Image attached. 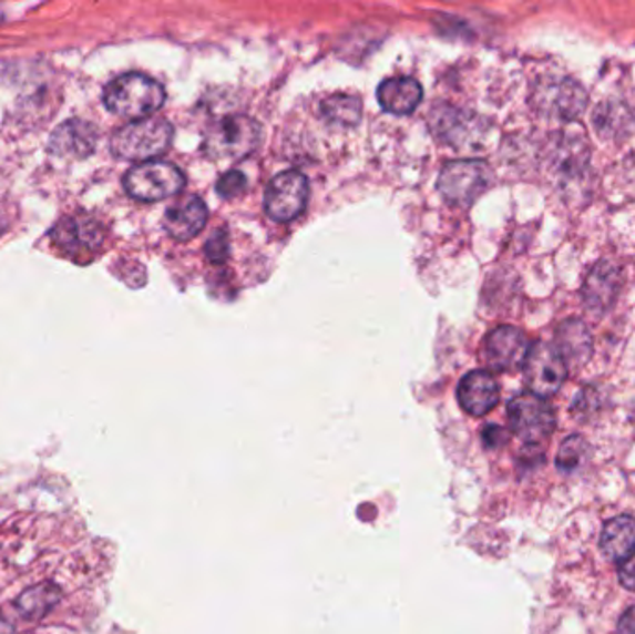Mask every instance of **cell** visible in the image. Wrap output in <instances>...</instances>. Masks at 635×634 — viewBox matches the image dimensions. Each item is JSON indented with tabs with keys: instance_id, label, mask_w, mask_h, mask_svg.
<instances>
[{
	"instance_id": "obj_1",
	"label": "cell",
	"mask_w": 635,
	"mask_h": 634,
	"mask_svg": "<svg viewBox=\"0 0 635 634\" xmlns=\"http://www.w3.org/2000/svg\"><path fill=\"white\" fill-rule=\"evenodd\" d=\"M166 101L164 88L150 76L129 73L117 76L104 90V104L112 114L142 122L162 109Z\"/></svg>"
},
{
	"instance_id": "obj_2",
	"label": "cell",
	"mask_w": 635,
	"mask_h": 634,
	"mask_svg": "<svg viewBox=\"0 0 635 634\" xmlns=\"http://www.w3.org/2000/svg\"><path fill=\"white\" fill-rule=\"evenodd\" d=\"M173 127L166 120H142L117 129L110 140V150L123 161L151 162L164 155L172 144Z\"/></svg>"
},
{
	"instance_id": "obj_3",
	"label": "cell",
	"mask_w": 635,
	"mask_h": 634,
	"mask_svg": "<svg viewBox=\"0 0 635 634\" xmlns=\"http://www.w3.org/2000/svg\"><path fill=\"white\" fill-rule=\"evenodd\" d=\"M260 125L247 115H229L208 131L205 153L216 161H242L257 150Z\"/></svg>"
},
{
	"instance_id": "obj_4",
	"label": "cell",
	"mask_w": 635,
	"mask_h": 634,
	"mask_svg": "<svg viewBox=\"0 0 635 634\" xmlns=\"http://www.w3.org/2000/svg\"><path fill=\"white\" fill-rule=\"evenodd\" d=\"M183 172L170 162L151 161L131 167L123 180L126 194L137 202H162L183 191Z\"/></svg>"
},
{
	"instance_id": "obj_5",
	"label": "cell",
	"mask_w": 635,
	"mask_h": 634,
	"mask_svg": "<svg viewBox=\"0 0 635 634\" xmlns=\"http://www.w3.org/2000/svg\"><path fill=\"white\" fill-rule=\"evenodd\" d=\"M492 172L485 162L455 161L442 167L439 191L450 205L469 207L491 186Z\"/></svg>"
},
{
	"instance_id": "obj_6",
	"label": "cell",
	"mask_w": 635,
	"mask_h": 634,
	"mask_svg": "<svg viewBox=\"0 0 635 634\" xmlns=\"http://www.w3.org/2000/svg\"><path fill=\"white\" fill-rule=\"evenodd\" d=\"M511 430L524 443H543L554 432L555 416L552 406L533 392H522L508 406Z\"/></svg>"
},
{
	"instance_id": "obj_7",
	"label": "cell",
	"mask_w": 635,
	"mask_h": 634,
	"mask_svg": "<svg viewBox=\"0 0 635 634\" xmlns=\"http://www.w3.org/2000/svg\"><path fill=\"white\" fill-rule=\"evenodd\" d=\"M52 243L69 259L88 263L103 248L104 233L99 222L90 216H68L52 229Z\"/></svg>"
},
{
	"instance_id": "obj_8",
	"label": "cell",
	"mask_w": 635,
	"mask_h": 634,
	"mask_svg": "<svg viewBox=\"0 0 635 634\" xmlns=\"http://www.w3.org/2000/svg\"><path fill=\"white\" fill-rule=\"evenodd\" d=\"M522 370L530 391L541 398L552 397L567 380V365L560 352L554 345L541 340L530 346Z\"/></svg>"
},
{
	"instance_id": "obj_9",
	"label": "cell",
	"mask_w": 635,
	"mask_h": 634,
	"mask_svg": "<svg viewBox=\"0 0 635 634\" xmlns=\"http://www.w3.org/2000/svg\"><path fill=\"white\" fill-rule=\"evenodd\" d=\"M309 200V181L304 173L283 172L269 181L264 196V207L275 222H293L304 213Z\"/></svg>"
},
{
	"instance_id": "obj_10",
	"label": "cell",
	"mask_w": 635,
	"mask_h": 634,
	"mask_svg": "<svg viewBox=\"0 0 635 634\" xmlns=\"http://www.w3.org/2000/svg\"><path fill=\"white\" fill-rule=\"evenodd\" d=\"M528 345L526 335L513 326H500L487 335L483 342V361L487 367L496 372H511L524 365Z\"/></svg>"
},
{
	"instance_id": "obj_11",
	"label": "cell",
	"mask_w": 635,
	"mask_h": 634,
	"mask_svg": "<svg viewBox=\"0 0 635 634\" xmlns=\"http://www.w3.org/2000/svg\"><path fill=\"white\" fill-rule=\"evenodd\" d=\"M458 400L469 416L483 417L494 410L500 400V387L487 370H472L459 381Z\"/></svg>"
},
{
	"instance_id": "obj_12",
	"label": "cell",
	"mask_w": 635,
	"mask_h": 634,
	"mask_svg": "<svg viewBox=\"0 0 635 634\" xmlns=\"http://www.w3.org/2000/svg\"><path fill=\"white\" fill-rule=\"evenodd\" d=\"M208 211L201 197L183 196L164 214V229L177 241L197 237L205 227Z\"/></svg>"
},
{
	"instance_id": "obj_13",
	"label": "cell",
	"mask_w": 635,
	"mask_h": 634,
	"mask_svg": "<svg viewBox=\"0 0 635 634\" xmlns=\"http://www.w3.org/2000/svg\"><path fill=\"white\" fill-rule=\"evenodd\" d=\"M621 285H623V274L617 266L610 265V263H598L585 279V306L591 311H595L596 315H604L617 300Z\"/></svg>"
},
{
	"instance_id": "obj_14",
	"label": "cell",
	"mask_w": 635,
	"mask_h": 634,
	"mask_svg": "<svg viewBox=\"0 0 635 634\" xmlns=\"http://www.w3.org/2000/svg\"><path fill=\"white\" fill-rule=\"evenodd\" d=\"M98 142V133L90 123L69 120L54 131L51 151L63 158H84L92 153Z\"/></svg>"
},
{
	"instance_id": "obj_15",
	"label": "cell",
	"mask_w": 635,
	"mask_h": 634,
	"mask_svg": "<svg viewBox=\"0 0 635 634\" xmlns=\"http://www.w3.org/2000/svg\"><path fill=\"white\" fill-rule=\"evenodd\" d=\"M423 92L420 82L411 76H395L381 82L378 88V101L389 114L407 115L417 110Z\"/></svg>"
},
{
	"instance_id": "obj_16",
	"label": "cell",
	"mask_w": 635,
	"mask_h": 634,
	"mask_svg": "<svg viewBox=\"0 0 635 634\" xmlns=\"http://www.w3.org/2000/svg\"><path fill=\"white\" fill-rule=\"evenodd\" d=\"M555 350L560 352L565 365H584L593 352V337L582 320L571 318L563 323L555 334Z\"/></svg>"
},
{
	"instance_id": "obj_17",
	"label": "cell",
	"mask_w": 635,
	"mask_h": 634,
	"mask_svg": "<svg viewBox=\"0 0 635 634\" xmlns=\"http://www.w3.org/2000/svg\"><path fill=\"white\" fill-rule=\"evenodd\" d=\"M602 553L613 562H623L635 549V519L617 515L610 519L601 538Z\"/></svg>"
},
{
	"instance_id": "obj_18",
	"label": "cell",
	"mask_w": 635,
	"mask_h": 634,
	"mask_svg": "<svg viewBox=\"0 0 635 634\" xmlns=\"http://www.w3.org/2000/svg\"><path fill=\"white\" fill-rule=\"evenodd\" d=\"M62 600V592L57 584L41 583L24 590L16 600V609L24 620H41Z\"/></svg>"
},
{
	"instance_id": "obj_19",
	"label": "cell",
	"mask_w": 635,
	"mask_h": 634,
	"mask_svg": "<svg viewBox=\"0 0 635 634\" xmlns=\"http://www.w3.org/2000/svg\"><path fill=\"white\" fill-rule=\"evenodd\" d=\"M554 93L555 101L552 106H554L555 114H560L565 120H573L584 112L587 95H585L584 88L576 82L565 79L554 88Z\"/></svg>"
},
{
	"instance_id": "obj_20",
	"label": "cell",
	"mask_w": 635,
	"mask_h": 634,
	"mask_svg": "<svg viewBox=\"0 0 635 634\" xmlns=\"http://www.w3.org/2000/svg\"><path fill=\"white\" fill-rule=\"evenodd\" d=\"M321 112L327 120L338 125H356L361 120V101L351 95H332L321 103Z\"/></svg>"
},
{
	"instance_id": "obj_21",
	"label": "cell",
	"mask_w": 635,
	"mask_h": 634,
	"mask_svg": "<svg viewBox=\"0 0 635 634\" xmlns=\"http://www.w3.org/2000/svg\"><path fill=\"white\" fill-rule=\"evenodd\" d=\"M590 444L584 438L580 436H571V438L561 444L560 454H557V468L565 473H574L578 471L585 461L590 460Z\"/></svg>"
},
{
	"instance_id": "obj_22",
	"label": "cell",
	"mask_w": 635,
	"mask_h": 634,
	"mask_svg": "<svg viewBox=\"0 0 635 634\" xmlns=\"http://www.w3.org/2000/svg\"><path fill=\"white\" fill-rule=\"evenodd\" d=\"M246 175L238 170H231V172L222 175V180L216 185V191H218L219 196L231 200V197L240 196L242 192L246 191Z\"/></svg>"
},
{
	"instance_id": "obj_23",
	"label": "cell",
	"mask_w": 635,
	"mask_h": 634,
	"mask_svg": "<svg viewBox=\"0 0 635 634\" xmlns=\"http://www.w3.org/2000/svg\"><path fill=\"white\" fill-rule=\"evenodd\" d=\"M206 257L212 263H224L229 257V235L227 231L218 229L212 233L205 246Z\"/></svg>"
},
{
	"instance_id": "obj_24",
	"label": "cell",
	"mask_w": 635,
	"mask_h": 634,
	"mask_svg": "<svg viewBox=\"0 0 635 634\" xmlns=\"http://www.w3.org/2000/svg\"><path fill=\"white\" fill-rule=\"evenodd\" d=\"M618 581H621L624 589L635 590V549L621 562V567H618Z\"/></svg>"
},
{
	"instance_id": "obj_25",
	"label": "cell",
	"mask_w": 635,
	"mask_h": 634,
	"mask_svg": "<svg viewBox=\"0 0 635 634\" xmlns=\"http://www.w3.org/2000/svg\"><path fill=\"white\" fill-rule=\"evenodd\" d=\"M505 430L500 427H487L483 430V439L489 447H500V444L505 443Z\"/></svg>"
},
{
	"instance_id": "obj_26",
	"label": "cell",
	"mask_w": 635,
	"mask_h": 634,
	"mask_svg": "<svg viewBox=\"0 0 635 634\" xmlns=\"http://www.w3.org/2000/svg\"><path fill=\"white\" fill-rule=\"evenodd\" d=\"M618 634H635V606L624 612L618 622Z\"/></svg>"
},
{
	"instance_id": "obj_27",
	"label": "cell",
	"mask_w": 635,
	"mask_h": 634,
	"mask_svg": "<svg viewBox=\"0 0 635 634\" xmlns=\"http://www.w3.org/2000/svg\"><path fill=\"white\" fill-rule=\"evenodd\" d=\"M16 633V625L4 614H0V634Z\"/></svg>"
}]
</instances>
